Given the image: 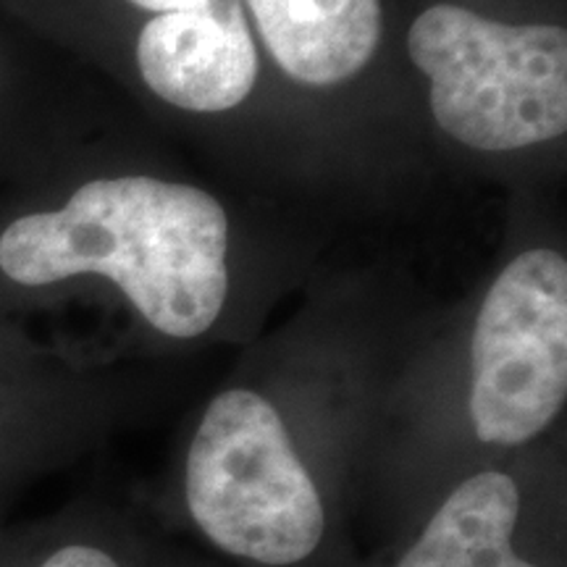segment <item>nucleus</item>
<instances>
[{
    "label": "nucleus",
    "instance_id": "obj_2",
    "mask_svg": "<svg viewBox=\"0 0 567 567\" xmlns=\"http://www.w3.org/2000/svg\"><path fill=\"white\" fill-rule=\"evenodd\" d=\"M179 509L213 551L239 567H344L347 517L260 389L213 394L182 460Z\"/></svg>",
    "mask_w": 567,
    "mask_h": 567
},
{
    "label": "nucleus",
    "instance_id": "obj_4",
    "mask_svg": "<svg viewBox=\"0 0 567 567\" xmlns=\"http://www.w3.org/2000/svg\"><path fill=\"white\" fill-rule=\"evenodd\" d=\"M567 400V260L555 247L517 252L492 281L471 331L467 423L478 444L520 450Z\"/></svg>",
    "mask_w": 567,
    "mask_h": 567
},
{
    "label": "nucleus",
    "instance_id": "obj_8",
    "mask_svg": "<svg viewBox=\"0 0 567 567\" xmlns=\"http://www.w3.org/2000/svg\"><path fill=\"white\" fill-rule=\"evenodd\" d=\"M0 567H176L132 517L113 509H66L0 526Z\"/></svg>",
    "mask_w": 567,
    "mask_h": 567
},
{
    "label": "nucleus",
    "instance_id": "obj_6",
    "mask_svg": "<svg viewBox=\"0 0 567 567\" xmlns=\"http://www.w3.org/2000/svg\"><path fill=\"white\" fill-rule=\"evenodd\" d=\"M134 55L155 97L203 116L243 105L260 76L258 42L243 0H208L195 11L158 13L140 30Z\"/></svg>",
    "mask_w": 567,
    "mask_h": 567
},
{
    "label": "nucleus",
    "instance_id": "obj_3",
    "mask_svg": "<svg viewBox=\"0 0 567 567\" xmlns=\"http://www.w3.org/2000/svg\"><path fill=\"white\" fill-rule=\"evenodd\" d=\"M408 55L429 82L436 126L460 145L496 155L565 137V27L436 3L410 24Z\"/></svg>",
    "mask_w": 567,
    "mask_h": 567
},
{
    "label": "nucleus",
    "instance_id": "obj_10",
    "mask_svg": "<svg viewBox=\"0 0 567 567\" xmlns=\"http://www.w3.org/2000/svg\"><path fill=\"white\" fill-rule=\"evenodd\" d=\"M6 478H0V526H3L6 523V517H3V507H6V484H3Z\"/></svg>",
    "mask_w": 567,
    "mask_h": 567
},
{
    "label": "nucleus",
    "instance_id": "obj_7",
    "mask_svg": "<svg viewBox=\"0 0 567 567\" xmlns=\"http://www.w3.org/2000/svg\"><path fill=\"white\" fill-rule=\"evenodd\" d=\"M266 53L305 87L358 76L384 34L381 0H245Z\"/></svg>",
    "mask_w": 567,
    "mask_h": 567
},
{
    "label": "nucleus",
    "instance_id": "obj_9",
    "mask_svg": "<svg viewBox=\"0 0 567 567\" xmlns=\"http://www.w3.org/2000/svg\"><path fill=\"white\" fill-rule=\"evenodd\" d=\"M130 3L137 6V9L153 11L155 17H158V13H182L203 9L208 0H130Z\"/></svg>",
    "mask_w": 567,
    "mask_h": 567
},
{
    "label": "nucleus",
    "instance_id": "obj_1",
    "mask_svg": "<svg viewBox=\"0 0 567 567\" xmlns=\"http://www.w3.org/2000/svg\"><path fill=\"white\" fill-rule=\"evenodd\" d=\"M0 271L24 287L105 276L155 334L189 342L208 334L229 300V216L187 182L92 179L63 208L6 226Z\"/></svg>",
    "mask_w": 567,
    "mask_h": 567
},
{
    "label": "nucleus",
    "instance_id": "obj_5",
    "mask_svg": "<svg viewBox=\"0 0 567 567\" xmlns=\"http://www.w3.org/2000/svg\"><path fill=\"white\" fill-rule=\"evenodd\" d=\"M386 567H563V555L523 478L488 465L460 478Z\"/></svg>",
    "mask_w": 567,
    "mask_h": 567
}]
</instances>
